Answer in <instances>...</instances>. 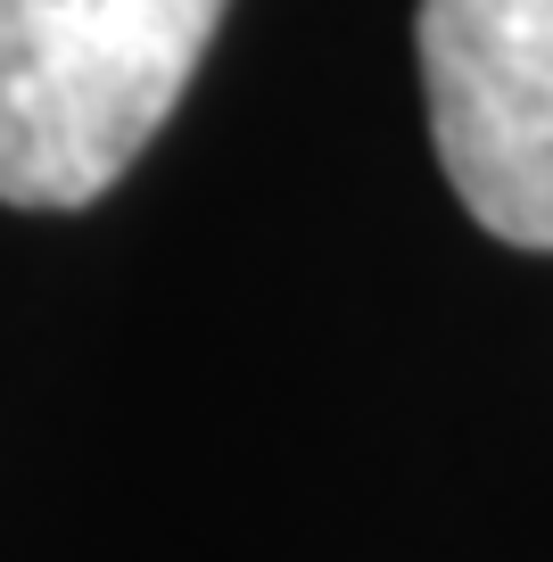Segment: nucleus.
<instances>
[{
  "label": "nucleus",
  "instance_id": "nucleus-2",
  "mask_svg": "<svg viewBox=\"0 0 553 562\" xmlns=\"http://www.w3.org/2000/svg\"><path fill=\"white\" fill-rule=\"evenodd\" d=\"M421 108L454 199L512 248H553V0H421Z\"/></svg>",
  "mask_w": 553,
  "mask_h": 562
},
{
  "label": "nucleus",
  "instance_id": "nucleus-1",
  "mask_svg": "<svg viewBox=\"0 0 553 562\" xmlns=\"http://www.w3.org/2000/svg\"><path fill=\"white\" fill-rule=\"evenodd\" d=\"M232 0H0V207L67 215L133 175Z\"/></svg>",
  "mask_w": 553,
  "mask_h": 562
}]
</instances>
